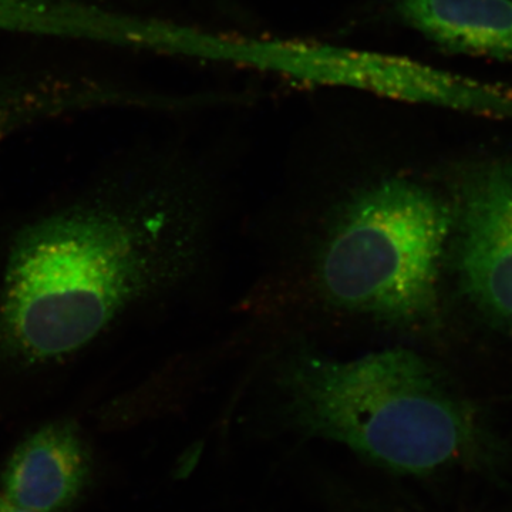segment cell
I'll list each match as a JSON object with an SVG mask.
<instances>
[{"instance_id": "obj_3", "label": "cell", "mask_w": 512, "mask_h": 512, "mask_svg": "<svg viewBox=\"0 0 512 512\" xmlns=\"http://www.w3.org/2000/svg\"><path fill=\"white\" fill-rule=\"evenodd\" d=\"M271 365L279 410L305 436L417 476L480 451L483 431L470 404L406 343L338 356L295 339Z\"/></svg>"}, {"instance_id": "obj_4", "label": "cell", "mask_w": 512, "mask_h": 512, "mask_svg": "<svg viewBox=\"0 0 512 512\" xmlns=\"http://www.w3.org/2000/svg\"><path fill=\"white\" fill-rule=\"evenodd\" d=\"M201 59L441 109L450 103L454 93V74L447 70L409 57L322 43L205 32Z\"/></svg>"}, {"instance_id": "obj_2", "label": "cell", "mask_w": 512, "mask_h": 512, "mask_svg": "<svg viewBox=\"0 0 512 512\" xmlns=\"http://www.w3.org/2000/svg\"><path fill=\"white\" fill-rule=\"evenodd\" d=\"M305 228L288 279L299 308L396 339L436 328L450 195L399 165L375 168L335 188Z\"/></svg>"}, {"instance_id": "obj_7", "label": "cell", "mask_w": 512, "mask_h": 512, "mask_svg": "<svg viewBox=\"0 0 512 512\" xmlns=\"http://www.w3.org/2000/svg\"><path fill=\"white\" fill-rule=\"evenodd\" d=\"M163 101L111 80L69 72L0 73V146L26 128L103 110L153 109Z\"/></svg>"}, {"instance_id": "obj_1", "label": "cell", "mask_w": 512, "mask_h": 512, "mask_svg": "<svg viewBox=\"0 0 512 512\" xmlns=\"http://www.w3.org/2000/svg\"><path fill=\"white\" fill-rule=\"evenodd\" d=\"M217 221L215 184L171 158L111 168L23 221L0 268V372L69 365L181 295L210 262Z\"/></svg>"}, {"instance_id": "obj_8", "label": "cell", "mask_w": 512, "mask_h": 512, "mask_svg": "<svg viewBox=\"0 0 512 512\" xmlns=\"http://www.w3.org/2000/svg\"><path fill=\"white\" fill-rule=\"evenodd\" d=\"M404 25L458 55L512 62V0H390Z\"/></svg>"}, {"instance_id": "obj_6", "label": "cell", "mask_w": 512, "mask_h": 512, "mask_svg": "<svg viewBox=\"0 0 512 512\" xmlns=\"http://www.w3.org/2000/svg\"><path fill=\"white\" fill-rule=\"evenodd\" d=\"M93 458L79 423L50 421L28 434L2 471V494L30 512H67L92 483Z\"/></svg>"}, {"instance_id": "obj_5", "label": "cell", "mask_w": 512, "mask_h": 512, "mask_svg": "<svg viewBox=\"0 0 512 512\" xmlns=\"http://www.w3.org/2000/svg\"><path fill=\"white\" fill-rule=\"evenodd\" d=\"M448 256L468 301L512 328V163L485 161L454 168Z\"/></svg>"}, {"instance_id": "obj_9", "label": "cell", "mask_w": 512, "mask_h": 512, "mask_svg": "<svg viewBox=\"0 0 512 512\" xmlns=\"http://www.w3.org/2000/svg\"><path fill=\"white\" fill-rule=\"evenodd\" d=\"M0 512H30L23 510L19 505L13 504L5 495L0 494Z\"/></svg>"}]
</instances>
